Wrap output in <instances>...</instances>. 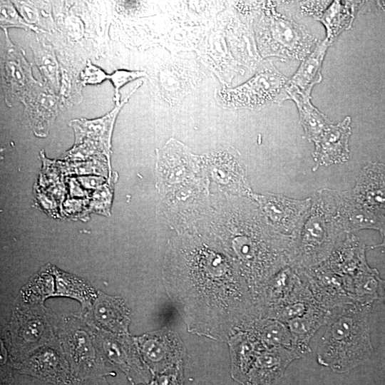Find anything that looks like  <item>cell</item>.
Masks as SVG:
<instances>
[{
  "instance_id": "25",
  "label": "cell",
  "mask_w": 385,
  "mask_h": 385,
  "mask_svg": "<svg viewBox=\"0 0 385 385\" xmlns=\"http://www.w3.org/2000/svg\"><path fill=\"white\" fill-rule=\"evenodd\" d=\"M34 62L40 71L47 87L56 95L60 92L58 66L52 48L37 41L31 46Z\"/></svg>"
},
{
  "instance_id": "11",
  "label": "cell",
  "mask_w": 385,
  "mask_h": 385,
  "mask_svg": "<svg viewBox=\"0 0 385 385\" xmlns=\"http://www.w3.org/2000/svg\"><path fill=\"white\" fill-rule=\"evenodd\" d=\"M90 327L96 344L106 361L117 366L135 382L146 380L137 343L128 334H112Z\"/></svg>"
},
{
  "instance_id": "31",
  "label": "cell",
  "mask_w": 385,
  "mask_h": 385,
  "mask_svg": "<svg viewBox=\"0 0 385 385\" xmlns=\"http://www.w3.org/2000/svg\"><path fill=\"white\" fill-rule=\"evenodd\" d=\"M380 300L385 302V280H382L381 292H380Z\"/></svg>"
},
{
  "instance_id": "19",
  "label": "cell",
  "mask_w": 385,
  "mask_h": 385,
  "mask_svg": "<svg viewBox=\"0 0 385 385\" xmlns=\"http://www.w3.org/2000/svg\"><path fill=\"white\" fill-rule=\"evenodd\" d=\"M329 312L316 303L303 315L284 324L293 339V350L301 357L310 351L309 341L317 330L325 324Z\"/></svg>"
},
{
  "instance_id": "20",
  "label": "cell",
  "mask_w": 385,
  "mask_h": 385,
  "mask_svg": "<svg viewBox=\"0 0 385 385\" xmlns=\"http://www.w3.org/2000/svg\"><path fill=\"white\" fill-rule=\"evenodd\" d=\"M329 46L326 39L319 41L312 52L302 61L300 67L288 81L287 86L296 89L303 97L311 98L314 86L322 78V63Z\"/></svg>"
},
{
  "instance_id": "15",
  "label": "cell",
  "mask_w": 385,
  "mask_h": 385,
  "mask_svg": "<svg viewBox=\"0 0 385 385\" xmlns=\"http://www.w3.org/2000/svg\"><path fill=\"white\" fill-rule=\"evenodd\" d=\"M300 357L295 351L285 347H265L256 356L245 381L249 385H274L287 365Z\"/></svg>"
},
{
  "instance_id": "17",
  "label": "cell",
  "mask_w": 385,
  "mask_h": 385,
  "mask_svg": "<svg viewBox=\"0 0 385 385\" xmlns=\"http://www.w3.org/2000/svg\"><path fill=\"white\" fill-rule=\"evenodd\" d=\"M266 208L270 217L290 235V241L299 232L311 207V199L297 200L274 197L267 202Z\"/></svg>"
},
{
  "instance_id": "7",
  "label": "cell",
  "mask_w": 385,
  "mask_h": 385,
  "mask_svg": "<svg viewBox=\"0 0 385 385\" xmlns=\"http://www.w3.org/2000/svg\"><path fill=\"white\" fill-rule=\"evenodd\" d=\"M288 81L270 63L244 84L220 91L217 99L222 106L235 109H257L271 102L281 103L287 99L285 88Z\"/></svg>"
},
{
  "instance_id": "24",
  "label": "cell",
  "mask_w": 385,
  "mask_h": 385,
  "mask_svg": "<svg viewBox=\"0 0 385 385\" xmlns=\"http://www.w3.org/2000/svg\"><path fill=\"white\" fill-rule=\"evenodd\" d=\"M147 73L141 71L117 70L112 74L106 73L102 69L93 65L89 60L81 72V78L83 85L98 84L105 80H110L114 87L113 101L115 105H119L120 89L128 82L140 77L146 76Z\"/></svg>"
},
{
  "instance_id": "9",
  "label": "cell",
  "mask_w": 385,
  "mask_h": 385,
  "mask_svg": "<svg viewBox=\"0 0 385 385\" xmlns=\"http://www.w3.org/2000/svg\"><path fill=\"white\" fill-rule=\"evenodd\" d=\"M13 367L53 385H77L60 342L40 347Z\"/></svg>"
},
{
  "instance_id": "18",
  "label": "cell",
  "mask_w": 385,
  "mask_h": 385,
  "mask_svg": "<svg viewBox=\"0 0 385 385\" xmlns=\"http://www.w3.org/2000/svg\"><path fill=\"white\" fill-rule=\"evenodd\" d=\"M59 98L43 85L24 103L32 129L38 137H45L58 113Z\"/></svg>"
},
{
  "instance_id": "23",
  "label": "cell",
  "mask_w": 385,
  "mask_h": 385,
  "mask_svg": "<svg viewBox=\"0 0 385 385\" xmlns=\"http://www.w3.org/2000/svg\"><path fill=\"white\" fill-rule=\"evenodd\" d=\"M287 99L293 100L298 108L302 125L309 140L318 136L329 124L326 116L314 107L310 98L303 97L296 89L286 86Z\"/></svg>"
},
{
  "instance_id": "16",
  "label": "cell",
  "mask_w": 385,
  "mask_h": 385,
  "mask_svg": "<svg viewBox=\"0 0 385 385\" xmlns=\"http://www.w3.org/2000/svg\"><path fill=\"white\" fill-rule=\"evenodd\" d=\"M351 197L364 209L385 216V165L379 163L366 165Z\"/></svg>"
},
{
  "instance_id": "8",
  "label": "cell",
  "mask_w": 385,
  "mask_h": 385,
  "mask_svg": "<svg viewBox=\"0 0 385 385\" xmlns=\"http://www.w3.org/2000/svg\"><path fill=\"white\" fill-rule=\"evenodd\" d=\"M4 43L1 51V88L6 104H23L35 94L43 84L33 76L31 66L21 48L12 43L7 30H4Z\"/></svg>"
},
{
  "instance_id": "10",
  "label": "cell",
  "mask_w": 385,
  "mask_h": 385,
  "mask_svg": "<svg viewBox=\"0 0 385 385\" xmlns=\"http://www.w3.org/2000/svg\"><path fill=\"white\" fill-rule=\"evenodd\" d=\"M138 84L128 96L109 113L98 119H75L70 122L76 136L75 145L71 154H91L101 153L109 160L111 138L115 120L120 109L132 94L140 87Z\"/></svg>"
},
{
  "instance_id": "3",
  "label": "cell",
  "mask_w": 385,
  "mask_h": 385,
  "mask_svg": "<svg viewBox=\"0 0 385 385\" xmlns=\"http://www.w3.org/2000/svg\"><path fill=\"white\" fill-rule=\"evenodd\" d=\"M342 232L334 192L320 191L299 233L289 244V265L304 270L322 264L336 248Z\"/></svg>"
},
{
  "instance_id": "28",
  "label": "cell",
  "mask_w": 385,
  "mask_h": 385,
  "mask_svg": "<svg viewBox=\"0 0 385 385\" xmlns=\"http://www.w3.org/2000/svg\"><path fill=\"white\" fill-rule=\"evenodd\" d=\"M14 4L16 6V8H17L16 9L18 10L19 13L21 14L23 19L27 23L34 25L32 24L37 21L38 13L35 8L32 7L31 5L22 1H15Z\"/></svg>"
},
{
  "instance_id": "32",
  "label": "cell",
  "mask_w": 385,
  "mask_h": 385,
  "mask_svg": "<svg viewBox=\"0 0 385 385\" xmlns=\"http://www.w3.org/2000/svg\"><path fill=\"white\" fill-rule=\"evenodd\" d=\"M383 236H384V240H383V242H382V243H381V244H380V245H375V246H374L373 247H380V246H381V247H384L385 248V233H384V234H383Z\"/></svg>"
},
{
  "instance_id": "27",
  "label": "cell",
  "mask_w": 385,
  "mask_h": 385,
  "mask_svg": "<svg viewBox=\"0 0 385 385\" xmlns=\"http://www.w3.org/2000/svg\"><path fill=\"white\" fill-rule=\"evenodd\" d=\"M0 24L4 30L18 27L26 30L38 31L37 26L29 24L23 19L14 3L10 1H1Z\"/></svg>"
},
{
  "instance_id": "2",
  "label": "cell",
  "mask_w": 385,
  "mask_h": 385,
  "mask_svg": "<svg viewBox=\"0 0 385 385\" xmlns=\"http://www.w3.org/2000/svg\"><path fill=\"white\" fill-rule=\"evenodd\" d=\"M372 303L350 302L330 309L317 349V361L345 372L372 354L369 317Z\"/></svg>"
},
{
  "instance_id": "29",
  "label": "cell",
  "mask_w": 385,
  "mask_h": 385,
  "mask_svg": "<svg viewBox=\"0 0 385 385\" xmlns=\"http://www.w3.org/2000/svg\"><path fill=\"white\" fill-rule=\"evenodd\" d=\"M12 366L9 358L8 351L4 346V343L1 341V380L4 382H12L10 367Z\"/></svg>"
},
{
  "instance_id": "21",
  "label": "cell",
  "mask_w": 385,
  "mask_h": 385,
  "mask_svg": "<svg viewBox=\"0 0 385 385\" xmlns=\"http://www.w3.org/2000/svg\"><path fill=\"white\" fill-rule=\"evenodd\" d=\"M55 277V297H66L77 300L81 305V316L88 312L98 292L83 280L52 267Z\"/></svg>"
},
{
  "instance_id": "14",
  "label": "cell",
  "mask_w": 385,
  "mask_h": 385,
  "mask_svg": "<svg viewBox=\"0 0 385 385\" xmlns=\"http://www.w3.org/2000/svg\"><path fill=\"white\" fill-rule=\"evenodd\" d=\"M351 119L346 117L337 125L328 124L316 137L313 153L316 170L321 165L342 163L349 159V138Z\"/></svg>"
},
{
  "instance_id": "22",
  "label": "cell",
  "mask_w": 385,
  "mask_h": 385,
  "mask_svg": "<svg viewBox=\"0 0 385 385\" xmlns=\"http://www.w3.org/2000/svg\"><path fill=\"white\" fill-rule=\"evenodd\" d=\"M356 4L354 1H333L317 18L326 28L329 45L351 26Z\"/></svg>"
},
{
  "instance_id": "1",
  "label": "cell",
  "mask_w": 385,
  "mask_h": 385,
  "mask_svg": "<svg viewBox=\"0 0 385 385\" xmlns=\"http://www.w3.org/2000/svg\"><path fill=\"white\" fill-rule=\"evenodd\" d=\"M180 263L166 288L190 332L225 341L260 319L247 283L221 255L190 250Z\"/></svg>"
},
{
  "instance_id": "4",
  "label": "cell",
  "mask_w": 385,
  "mask_h": 385,
  "mask_svg": "<svg viewBox=\"0 0 385 385\" xmlns=\"http://www.w3.org/2000/svg\"><path fill=\"white\" fill-rule=\"evenodd\" d=\"M58 324L56 315L43 304H16L4 332L12 367L37 349L58 342Z\"/></svg>"
},
{
  "instance_id": "30",
  "label": "cell",
  "mask_w": 385,
  "mask_h": 385,
  "mask_svg": "<svg viewBox=\"0 0 385 385\" xmlns=\"http://www.w3.org/2000/svg\"><path fill=\"white\" fill-rule=\"evenodd\" d=\"M77 385H111L105 379V376H96L80 381Z\"/></svg>"
},
{
  "instance_id": "6",
  "label": "cell",
  "mask_w": 385,
  "mask_h": 385,
  "mask_svg": "<svg viewBox=\"0 0 385 385\" xmlns=\"http://www.w3.org/2000/svg\"><path fill=\"white\" fill-rule=\"evenodd\" d=\"M58 335L71 370L78 381L113 374L96 344L91 327L82 317L63 318Z\"/></svg>"
},
{
  "instance_id": "26",
  "label": "cell",
  "mask_w": 385,
  "mask_h": 385,
  "mask_svg": "<svg viewBox=\"0 0 385 385\" xmlns=\"http://www.w3.org/2000/svg\"><path fill=\"white\" fill-rule=\"evenodd\" d=\"M52 272L42 271L37 274L20 292L21 299L27 304H43V302L55 297V279Z\"/></svg>"
},
{
  "instance_id": "5",
  "label": "cell",
  "mask_w": 385,
  "mask_h": 385,
  "mask_svg": "<svg viewBox=\"0 0 385 385\" xmlns=\"http://www.w3.org/2000/svg\"><path fill=\"white\" fill-rule=\"evenodd\" d=\"M255 30L259 51L265 58L303 61L318 43L304 26L277 13L271 3L262 4Z\"/></svg>"
},
{
  "instance_id": "13",
  "label": "cell",
  "mask_w": 385,
  "mask_h": 385,
  "mask_svg": "<svg viewBox=\"0 0 385 385\" xmlns=\"http://www.w3.org/2000/svg\"><path fill=\"white\" fill-rule=\"evenodd\" d=\"M88 325L103 332L128 334L130 312L123 299L98 292L91 310L80 315Z\"/></svg>"
},
{
  "instance_id": "12",
  "label": "cell",
  "mask_w": 385,
  "mask_h": 385,
  "mask_svg": "<svg viewBox=\"0 0 385 385\" xmlns=\"http://www.w3.org/2000/svg\"><path fill=\"white\" fill-rule=\"evenodd\" d=\"M301 272L314 300L323 308L330 310L339 305L355 302L345 279L322 263Z\"/></svg>"
}]
</instances>
